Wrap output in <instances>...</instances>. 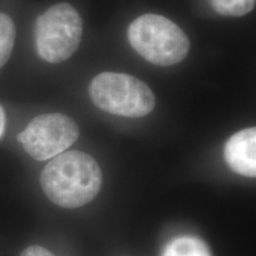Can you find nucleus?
<instances>
[{
    "label": "nucleus",
    "instance_id": "1",
    "mask_svg": "<svg viewBox=\"0 0 256 256\" xmlns=\"http://www.w3.org/2000/svg\"><path fill=\"white\" fill-rule=\"evenodd\" d=\"M40 185L46 196L56 206L75 209L98 196L102 174L96 160L87 153L62 152L43 168Z\"/></svg>",
    "mask_w": 256,
    "mask_h": 256
},
{
    "label": "nucleus",
    "instance_id": "4",
    "mask_svg": "<svg viewBox=\"0 0 256 256\" xmlns=\"http://www.w3.org/2000/svg\"><path fill=\"white\" fill-rule=\"evenodd\" d=\"M82 40V18L74 6L60 2L37 18L36 49L42 60L57 64L70 58Z\"/></svg>",
    "mask_w": 256,
    "mask_h": 256
},
{
    "label": "nucleus",
    "instance_id": "7",
    "mask_svg": "<svg viewBox=\"0 0 256 256\" xmlns=\"http://www.w3.org/2000/svg\"><path fill=\"white\" fill-rule=\"evenodd\" d=\"M162 256H212L203 240L194 236H179L170 241Z\"/></svg>",
    "mask_w": 256,
    "mask_h": 256
},
{
    "label": "nucleus",
    "instance_id": "10",
    "mask_svg": "<svg viewBox=\"0 0 256 256\" xmlns=\"http://www.w3.org/2000/svg\"><path fill=\"white\" fill-rule=\"evenodd\" d=\"M20 256H55L48 249L40 247V246H31L22 252Z\"/></svg>",
    "mask_w": 256,
    "mask_h": 256
},
{
    "label": "nucleus",
    "instance_id": "5",
    "mask_svg": "<svg viewBox=\"0 0 256 256\" xmlns=\"http://www.w3.org/2000/svg\"><path fill=\"white\" fill-rule=\"evenodd\" d=\"M80 130L72 118L60 113L42 114L34 118L18 142L32 158L43 162L68 150L78 139Z\"/></svg>",
    "mask_w": 256,
    "mask_h": 256
},
{
    "label": "nucleus",
    "instance_id": "11",
    "mask_svg": "<svg viewBox=\"0 0 256 256\" xmlns=\"http://www.w3.org/2000/svg\"><path fill=\"white\" fill-rule=\"evenodd\" d=\"M5 124H6V116H5V112L4 108L0 106V138L2 136L5 130Z\"/></svg>",
    "mask_w": 256,
    "mask_h": 256
},
{
    "label": "nucleus",
    "instance_id": "8",
    "mask_svg": "<svg viewBox=\"0 0 256 256\" xmlns=\"http://www.w3.org/2000/svg\"><path fill=\"white\" fill-rule=\"evenodd\" d=\"M14 40V23L8 14L0 12V69L5 66L11 56Z\"/></svg>",
    "mask_w": 256,
    "mask_h": 256
},
{
    "label": "nucleus",
    "instance_id": "2",
    "mask_svg": "<svg viewBox=\"0 0 256 256\" xmlns=\"http://www.w3.org/2000/svg\"><path fill=\"white\" fill-rule=\"evenodd\" d=\"M128 42L150 63L159 66H174L188 56L190 40L185 32L159 14H144L130 23Z\"/></svg>",
    "mask_w": 256,
    "mask_h": 256
},
{
    "label": "nucleus",
    "instance_id": "3",
    "mask_svg": "<svg viewBox=\"0 0 256 256\" xmlns=\"http://www.w3.org/2000/svg\"><path fill=\"white\" fill-rule=\"evenodd\" d=\"M89 95L101 110L126 118L146 116L156 106L151 88L128 74H98L89 86Z\"/></svg>",
    "mask_w": 256,
    "mask_h": 256
},
{
    "label": "nucleus",
    "instance_id": "9",
    "mask_svg": "<svg viewBox=\"0 0 256 256\" xmlns=\"http://www.w3.org/2000/svg\"><path fill=\"white\" fill-rule=\"evenodd\" d=\"M217 14L229 17H242L252 12L256 0H209Z\"/></svg>",
    "mask_w": 256,
    "mask_h": 256
},
{
    "label": "nucleus",
    "instance_id": "6",
    "mask_svg": "<svg viewBox=\"0 0 256 256\" xmlns=\"http://www.w3.org/2000/svg\"><path fill=\"white\" fill-rule=\"evenodd\" d=\"M224 159L236 174L254 178L256 176V128L240 130L224 145Z\"/></svg>",
    "mask_w": 256,
    "mask_h": 256
}]
</instances>
